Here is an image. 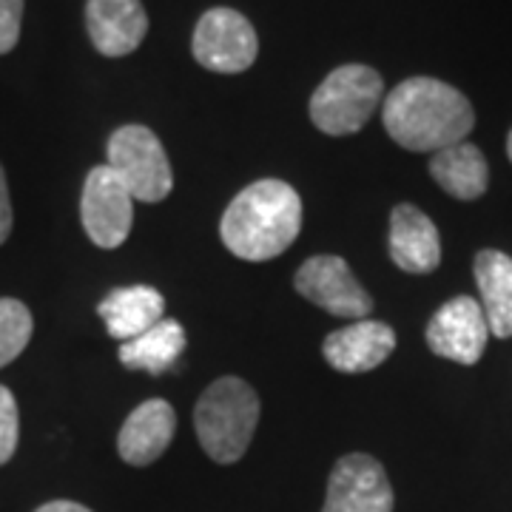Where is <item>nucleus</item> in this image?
Wrapping results in <instances>:
<instances>
[{
    "mask_svg": "<svg viewBox=\"0 0 512 512\" xmlns=\"http://www.w3.org/2000/svg\"><path fill=\"white\" fill-rule=\"evenodd\" d=\"M177 430V413L165 399H148L140 407L131 410V416L123 421L117 450L120 458L131 467H148L168 450Z\"/></svg>",
    "mask_w": 512,
    "mask_h": 512,
    "instance_id": "nucleus-14",
    "label": "nucleus"
},
{
    "mask_svg": "<svg viewBox=\"0 0 512 512\" xmlns=\"http://www.w3.org/2000/svg\"><path fill=\"white\" fill-rule=\"evenodd\" d=\"M507 154H510V163H512V131H510V137H507Z\"/></svg>",
    "mask_w": 512,
    "mask_h": 512,
    "instance_id": "nucleus-24",
    "label": "nucleus"
},
{
    "mask_svg": "<svg viewBox=\"0 0 512 512\" xmlns=\"http://www.w3.org/2000/svg\"><path fill=\"white\" fill-rule=\"evenodd\" d=\"M80 220L94 245L106 251L120 248L131 234L134 197L106 163L92 168L86 177L80 197Z\"/></svg>",
    "mask_w": 512,
    "mask_h": 512,
    "instance_id": "nucleus-8",
    "label": "nucleus"
},
{
    "mask_svg": "<svg viewBox=\"0 0 512 512\" xmlns=\"http://www.w3.org/2000/svg\"><path fill=\"white\" fill-rule=\"evenodd\" d=\"M302 231V197L282 180H256L225 208L220 237L245 262H268L285 254Z\"/></svg>",
    "mask_w": 512,
    "mask_h": 512,
    "instance_id": "nucleus-2",
    "label": "nucleus"
},
{
    "mask_svg": "<svg viewBox=\"0 0 512 512\" xmlns=\"http://www.w3.org/2000/svg\"><path fill=\"white\" fill-rule=\"evenodd\" d=\"M396 350V330L379 319H359L333 330L322 342V356L339 373H367L390 359Z\"/></svg>",
    "mask_w": 512,
    "mask_h": 512,
    "instance_id": "nucleus-11",
    "label": "nucleus"
},
{
    "mask_svg": "<svg viewBox=\"0 0 512 512\" xmlns=\"http://www.w3.org/2000/svg\"><path fill=\"white\" fill-rule=\"evenodd\" d=\"M191 52L202 69L217 74L248 72L259 55V37L251 20L237 9L214 6L208 9L194 29Z\"/></svg>",
    "mask_w": 512,
    "mask_h": 512,
    "instance_id": "nucleus-6",
    "label": "nucleus"
},
{
    "mask_svg": "<svg viewBox=\"0 0 512 512\" xmlns=\"http://www.w3.org/2000/svg\"><path fill=\"white\" fill-rule=\"evenodd\" d=\"M476 282L481 293V311L490 333L498 339L512 336V256L495 248H484L476 256Z\"/></svg>",
    "mask_w": 512,
    "mask_h": 512,
    "instance_id": "nucleus-16",
    "label": "nucleus"
},
{
    "mask_svg": "<svg viewBox=\"0 0 512 512\" xmlns=\"http://www.w3.org/2000/svg\"><path fill=\"white\" fill-rule=\"evenodd\" d=\"M424 336H427V348L436 356L470 367L484 356L490 325L478 299L456 296L433 313Z\"/></svg>",
    "mask_w": 512,
    "mask_h": 512,
    "instance_id": "nucleus-10",
    "label": "nucleus"
},
{
    "mask_svg": "<svg viewBox=\"0 0 512 512\" xmlns=\"http://www.w3.org/2000/svg\"><path fill=\"white\" fill-rule=\"evenodd\" d=\"M97 313L106 322L111 339L128 342L165 319V299L151 285H128L106 293V299L97 305Z\"/></svg>",
    "mask_w": 512,
    "mask_h": 512,
    "instance_id": "nucleus-15",
    "label": "nucleus"
},
{
    "mask_svg": "<svg viewBox=\"0 0 512 512\" xmlns=\"http://www.w3.org/2000/svg\"><path fill=\"white\" fill-rule=\"evenodd\" d=\"M396 495L384 467L367 453H350L330 470L322 512H393Z\"/></svg>",
    "mask_w": 512,
    "mask_h": 512,
    "instance_id": "nucleus-9",
    "label": "nucleus"
},
{
    "mask_svg": "<svg viewBox=\"0 0 512 512\" xmlns=\"http://www.w3.org/2000/svg\"><path fill=\"white\" fill-rule=\"evenodd\" d=\"M390 259L404 274H433L441 265V237L436 222L421 208L402 202L390 211Z\"/></svg>",
    "mask_w": 512,
    "mask_h": 512,
    "instance_id": "nucleus-12",
    "label": "nucleus"
},
{
    "mask_svg": "<svg viewBox=\"0 0 512 512\" xmlns=\"http://www.w3.org/2000/svg\"><path fill=\"white\" fill-rule=\"evenodd\" d=\"M12 222H15V214H12V197H9L6 171H3V165H0V245L9 239V234H12Z\"/></svg>",
    "mask_w": 512,
    "mask_h": 512,
    "instance_id": "nucleus-22",
    "label": "nucleus"
},
{
    "mask_svg": "<svg viewBox=\"0 0 512 512\" xmlns=\"http://www.w3.org/2000/svg\"><path fill=\"white\" fill-rule=\"evenodd\" d=\"M384 94L382 74L362 63L339 66L311 97V120L330 137H348L367 126Z\"/></svg>",
    "mask_w": 512,
    "mask_h": 512,
    "instance_id": "nucleus-4",
    "label": "nucleus"
},
{
    "mask_svg": "<svg viewBox=\"0 0 512 512\" xmlns=\"http://www.w3.org/2000/svg\"><path fill=\"white\" fill-rule=\"evenodd\" d=\"M262 404L251 384L237 376H222L205 387L194 407V427L202 450L217 464H234L254 439Z\"/></svg>",
    "mask_w": 512,
    "mask_h": 512,
    "instance_id": "nucleus-3",
    "label": "nucleus"
},
{
    "mask_svg": "<svg viewBox=\"0 0 512 512\" xmlns=\"http://www.w3.org/2000/svg\"><path fill=\"white\" fill-rule=\"evenodd\" d=\"M109 168L140 202H163L174 188V171L160 137L148 126H123L109 137Z\"/></svg>",
    "mask_w": 512,
    "mask_h": 512,
    "instance_id": "nucleus-5",
    "label": "nucleus"
},
{
    "mask_svg": "<svg viewBox=\"0 0 512 512\" xmlns=\"http://www.w3.org/2000/svg\"><path fill=\"white\" fill-rule=\"evenodd\" d=\"M382 120L393 143L407 151H441L464 143L476 126L473 103L436 77H407L384 97Z\"/></svg>",
    "mask_w": 512,
    "mask_h": 512,
    "instance_id": "nucleus-1",
    "label": "nucleus"
},
{
    "mask_svg": "<svg viewBox=\"0 0 512 512\" xmlns=\"http://www.w3.org/2000/svg\"><path fill=\"white\" fill-rule=\"evenodd\" d=\"M20 23H23V0H0V55L18 46Z\"/></svg>",
    "mask_w": 512,
    "mask_h": 512,
    "instance_id": "nucleus-21",
    "label": "nucleus"
},
{
    "mask_svg": "<svg viewBox=\"0 0 512 512\" xmlns=\"http://www.w3.org/2000/svg\"><path fill=\"white\" fill-rule=\"evenodd\" d=\"M35 333L32 311L12 296L0 299V367L12 365Z\"/></svg>",
    "mask_w": 512,
    "mask_h": 512,
    "instance_id": "nucleus-19",
    "label": "nucleus"
},
{
    "mask_svg": "<svg viewBox=\"0 0 512 512\" xmlns=\"http://www.w3.org/2000/svg\"><path fill=\"white\" fill-rule=\"evenodd\" d=\"M430 177L456 200H478L490 185V165L481 148L464 140L433 154Z\"/></svg>",
    "mask_w": 512,
    "mask_h": 512,
    "instance_id": "nucleus-17",
    "label": "nucleus"
},
{
    "mask_svg": "<svg viewBox=\"0 0 512 512\" xmlns=\"http://www.w3.org/2000/svg\"><path fill=\"white\" fill-rule=\"evenodd\" d=\"M35 512H92L89 507L77 504V501H49L43 507H37Z\"/></svg>",
    "mask_w": 512,
    "mask_h": 512,
    "instance_id": "nucleus-23",
    "label": "nucleus"
},
{
    "mask_svg": "<svg viewBox=\"0 0 512 512\" xmlns=\"http://www.w3.org/2000/svg\"><path fill=\"white\" fill-rule=\"evenodd\" d=\"M185 350V330L177 319H160L154 328L120 345V362L128 370H148L154 376L165 373Z\"/></svg>",
    "mask_w": 512,
    "mask_h": 512,
    "instance_id": "nucleus-18",
    "label": "nucleus"
},
{
    "mask_svg": "<svg viewBox=\"0 0 512 512\" xmlns=\"http://www.w3.org/2000/svg\"><path fill=\"white\" fill-rule=\"evenodd\" d=\"M86 29L103 57H126L140 49L148 35L143 0H89Z\"/></svg>",
    "mask_w": 512,
    "mask_h": 512,
    "instance_id": "nucleus-13",
    "label": "nucleus"
},
{
    "mask_svg": "<svg viewBox=\"0 0 512 512\" xmlns=\"http://www.w3.org/2000/svg\"><path fill=\"white\" fill-rule=\"evenodd\" d=\"M293 288L302 299L339 319H370L373 311L370 293L359 285L348 262L336 254H319L302 262L293 276Z\"/></svg>",
    "mask_w": 512,
    "mask_h": 512,
    "instance_id": "nucleus-7",
    "label": "nucleus"
},
{
    "mask_svg": "<svg viewBox=\"0 0 512 512\" xmlns=\"http://www.w3.org/2000/svg\"><path fill=\"white\" fill-rule=\"evenodd\" d=\"M18 436V402H15V396H12V390L0 384V467L15 456V450H18Z\"/></svg>",
    "mask_w": 512,
    "mask_h": 512,
    "instance_id": "nucleus-20",
    "label": "nucleus"
}]
</instances>
